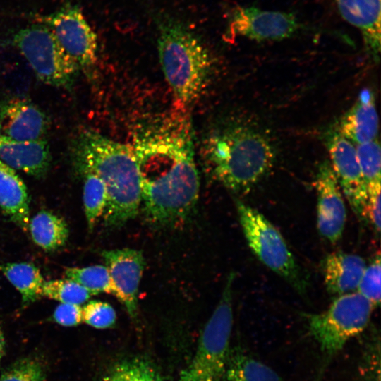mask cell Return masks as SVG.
I'll return each mask as SVG.
<instances>
[{"mask_svg": "<svg viewBox=\"0 0 381 381\" xmlns=\"http://www.w3.org/2000/svg\"><path fill=\"white\" fill-rule=\"evenodd\" d=\"M202 155L214 176L226 188L246 193L271 171L277 155L262 129L251 122L232 119L207 133Z\"/></svg>", "mask_w": 381, "mask_h": 381, "instance_id": "3", "label": "cell"}, {"mask_svg": "<svg viewBox=\"0 0 381 381\" xmlns=\"http://www.w3.org/2000/svg\"><path fill=\"white\" fill-rule=\"evenodd\" d=\"M380 255L378 253L366 266L357 287L358 293L365 298L373 306L380 303Z\"/></svg>", "mask_w": 381, "mask_h": 381, "instance_id": "29", "label": "cell"}, {"mask_svg": "<svg viewBox=\"0 0 381 381\" xmlns=\"http://www.w3.org/2000/svg\"><path fill=\"white\" fill-rule=\"evenodd\" d=\"M314 186L318 198V231L329 242L335 243L342 236L346 220V210L344 194L328 160L319 164Z\"/></svg>", "mask_w": 381, "mask_h": 381, "instance_id": "12", "label": "cell"}, {"mask_svg": "<svg viewBox=\"0 0 381 381\" xmlns=\"http://www.w3.org/2000/svg\"><path fill=\"white\" fill-rule=\"evenodd\" d=\"M366 267L365 260L355 254L335 251L322 262L324 282L327 291L341 296L357 289Z\"/></svg>", "mask_w": 381, "mask_h": 381, "instance_id": "18", "label": "cell"}, {"mask_svg": "<svg viewBox=\"0 0 381 381\" xmlns=\"http://www.w3.org/2000/svg\"><path fill=\"white\" fill-rule=\"evenodd\" d=\"M46 114L32 102L13 98L0 103V134L20 141L47 140Z\"/></svg>", "mask_w": 381, "mask_h": 381, "instance_id": "14", "label": "cell"}, {"mask_svg": "<svg viewBox=\"0 0 381 381\" xmlns=\"http://www.w3.org/2000/svg\"><path fill=\"white\" fill-rule=\"evenodd\" d=\"M5 348H6L5 339H4V333L2 332V329L0 324V361L4 355Z\"/></svg>", "mask_w": 381, "mask_h": 381, "instance_id": "33", "label": "cell"}, {"mask_svg": "<svg viewBox=\"0 0 381 381\" xmlns=\"http://www.w3.org/2000/svg\"><path fill=\"white\" fill-rule=\"evenodd\" d=\"M380 190L381 184L367 188V198L363 212V219L368 221L377 234L380 231Z\"/></svg>", "mask_w": 381, "mask_h": 381, "instance_id": "31", "label": "cell"}, {"mask_svg": "<svg viewBox=\"0 0 381 381\" xmlns=\"http://www.w3.org/2000/svg\"><path fill=\"white\" fill-rule=\"evenodd\" d=\"M64 276L76 282L92 295L99 293L116 295L109 272L104 265H96L84 267H69L65 270Z\"/></svg>", "mask_w": 381, "mask_h": 381, "instance_id": "24", "label": "cell"}, {"mask_svg": "<svg viewBox=\"0 0 381 381\" xmlns=\"http://www.w3.org/2000/svg\"><path fill=\"white\" fill-rule=\"evenodd\" d=\"M330 165L341 191L354 213L363 219L367 189L358 161L356 145L341 134L337 127L324 135Z\"/></svg>", "mask_w": 381, "mask_h": 381, "instance_id": "11", "label": "cell"}, {"mask_svg": "<svg viewBox=\"0 0 381 381\" xmlns=\"http://www.w3.org/2000/svg\"><path fill=\"white\" fill-rule=\"evenodd\" d=\"M101 255L116 290L115 296L135 319L138 289L145 265L142 252L126 248L103 250Z\"/></svg>", "mask_w": 381, "mask_h": 381, "instance_id": "13", "label": "cell"}, {"mask_svg": "<svg viewBox=\"0 0 381 381\" xmlns=\"http://www.w3.org/2000/svg\"><path fill=\"white\" fill-rule=\"evenodd\" d=\"M338 9L361 32L366 52L376 62L381 48L380 0H336Z\"/></svg>", "mask_w": 381, "mask_h": 381, "instance_id": "16", "label": "cell"}, {"mask_svg": "<svg viewBox=\"0 0 381 381\" xmlns=\"http://www.w3.org/2000/svg\"><path fill=\"white\" fill-rule=\"evenodd\" d=\"M234 278L235 273L231 272L221 298L202 330L195 356L180 374L179 381H222L230 356Z\"/></svg>", "mask_w": 381, "mask_h": 381, "instance_id": "5", "label": "cell"}, {"mask_svg": "<svg viewBox=\"0 0 381 381\" xmlns=\"http://www.w3.org/2000/svg\"><path fill=\"white\" fill-rule=\"evenodd\" d=\"M222 381H283L270 367L250 355L238 351L230 355Z\"/></svg>", "mask_w": 381, "mask_h": 381, "instance_id": "22", "label": "cell"}, {"mask_svg": "<svg viewBox=\"0 0 381 381\" xmlns=\"http://www.w3.org/2000/svg\"><path fill=\"white\" fill-rule=\"evenodd\" d=\"M157 51L166 81L178 104L186 108L209 85L214 59L200 39L181 20L167 13L155 16Z\"/></svg>", "mask_w": 381, "mask_h": 381, "instance_id": "4", "label": "cell"}, {"mask_svg": "<svg viewBox=\"0 0 381 381\" xmlns=\"http://www.w3.org/2000/svg\"><path fill=\"white\" fill-rule=\"evenodd\" d=\"M47 375L45 364L37 356L17 360L0 375V381H44Z\"/></svg>", "mask_w": 381, "mask_h": 381, "instance_id": "28", "label": "cell"}, {"mask_svg": "<svg viewBox=\"0 0 381 381\" xmlns=\"http://www.w3.org/2000/svg\"><path fill=\"white\" fill-rule=\"evenodd\" d=\"M130 145L139 170L146 219L157 226L183 221L193 211L200 192L189 117L179 111L141 123Z\"/></svg>", "mask_w": 381, "mask_h": 381, "instance_id": "1", "label": "cell"}, {"mask_svg": "<svg viewBox=\"0 0 381 381\" xmlns=\"http://www.w3.org/2000/svg\"><path fill=\"white\" fill-rule=\"evenodd\" d=\"M92 294L80 284L68 279L44 282L42 296L61 303L80 306Z\"/></svg>", "mask_w": 381, "mask_h": 381, "instance_id": "26", "label": "cell"}, {"mask_svg": "<svg viewBox=\"0 0 381 381\" xmlns=\"http://www.w3.org/2000/svg\"><path fill=\"white\" fill-rule=\"evenodd\" d=\"M373 308L358 292L338 296L326 310L306 315L309 332L322 352L331 357L366 328Z\"/></svg>", "mask_w": 381, "mask_h": 381, "instance_id": "7", "label": "cell"}, {"mask_svg": "<svg viewBox=\"0 0 381 381\" xmlns=\"http://www.w3.org/2000/svg\"><path fill=\"white\" fill-rule=\"evenodd\" d=\"M235 204L242 231L252 252L295 290L305 294L308 279L280 231L255 208L239 199H236Z\"/></svg>", "mask_w": 381, "mask_h": 381, "instance_id": "6", "label": "cell"}, {"mask_svg": "<svg viewBox=\"0 0 381 381\" xmlns=\"http://www.w3.org/2000/svg\"><path fill=\"white\" fill-rule=\"evenodd\" d=\"M0 270L21 295L25 307L42 297L44 278L33 263L22 262L0 265Z\"/></svg>", "mask_w": 381, "mask_h": 381, "instance_id": "21", "label": "cell"}, {"mask_svg": "<svg viewBox=\"0 0 381 381\" xmlns=\"http://www.w3.org/2000/svg\"><path fill=\"white\" fill-rule=\"evenodd\" d=\"M71 155L78 172L94 174L106 186L107 202L103 214L106 226H121L137 216L141 205L140 181L130 145L82 129L73 138Z\"/></svg>", "mask_w": 381, "mask_h": 381, "instance_id": "2", "label": "cell"}, {"mask_svg": "<svg viewBox=\"0 0 381 381\" xmlns=\"http://www.w3.org/2000/svg\"><path fill=\"white\" fill-rule=\"evenodd\" d=\"M13 42L42 83L59 88L72 87L80 70L47 27L23 28L15 34Z\"/></svg>", "mask_w": 381, "mask_h": 381, "instance_id": "8", "label": "cell"}, {"mask_svg": "<svg viewBox=\"0 0 381 381\" xmlns=\"http://www.w3.org/2000/svg\"><path fill=\"white\" fill-rule=\"evenodd\" d=\"M28 231L35 243L45 251L62 247L69 234L65 220L46 210L40 211L30 219Z\"/></svg>", "mask_w": 381, "mask_h": 381, "instance_id": "20", "label": "cell"}, {"mask_svg": "<svg viewBox=\"0 0 381 381\" xmlns=\"http://www.w3.org/2000/svg\"><path fill=\"white\" fill-rule=\"evenodd\" d=\"M0 210L24 231L30 222L27 187L16 170L0 161Z\"/></svg>", "mask_w": 381, "mask_h": 381, "instance_id": "19", "label": "cell"}, {"mask_svg": "<svg viewBox=\"0 0 381 381\" xmlns=\"http://www.w3.org/2000/svg\"><path fill=\"white\" fill-rule=\"evenodd\" d=\"M336 127L355 145L377 139L379 119L373 92L363 90Z\"/></svg>", "mask_w": 381, "mask_h": 381, "instance_id": "17", "label": "cell"}, {"mask_svg": "<svg viewBox=\"0 0 381 381\" xmlns=\"http://www.w3.org/2000/svg\"><path fill=\"white\" fill-rule=\"evenodd\" d=\"M43 22L80 71L89 75L97 60V40L82 11L67 4Z\"/></svg>", "mask_w": 381, "mask_h": 381, "instance_id": "9", "label": "cell"}, {"mask_svg": "<svg viewBox=\"0 0 381 381\" xmlns=\"http://www.w3.org/2000/svg\"><path fill=\"white\" fill-rule=\"evenodd\" d=\"M53 320L62 326L73 327L80 324L82 320V308L80 306L60 303L55 308Z\"/></svg>", "mask_w": 381, "mask_h": 381, "instance_id": "32", "label": "cell"}, {"mask_svg": "<svg viewBox=\"0 0 381 381\" xmlns=\"http://www.w3.org/2000/svg\"><path fill=\"white\" fill-rule=\"evenodd\" d=\"M356 149L366 189L381 184V149L378 139L357 145Z\"/></svg>", "mask_w": 381, "mask_h": 381, "instance_id": "27", "label": "cell"}, {"mask_svg": "<svg viewBox=\"0 0 381 381\" xmlns=\"http://www.w3.org/2000/svg\"><path fill=\"white\" fill-rule=\"evenodd\" d=\"M116 320L114 308L100 301H91L82 308V320L96 329H107L113 326Z\"/></svg>", "mask_w": 381, "mask_h": 381, "instance_id": "30", "label": "cell"}, {"mask_svg": "<svg viewBox=\"0 0 381 381\" xmlns=\"http://www.w3.org/2000/svg\"><path fill=\"white\" fill-rule=\"evenodd\" d=\"M300 28V23L291 13L238 6L229 14L226 36L229 40L241 37L258 42L280 41Z\"/></svg>", "mask_w": 381, "mask_h": 381, "instance_id": "10", "label": "cell"}, {"mask_svg": "<svg viewBox=\"0 0 381 381\" xmlns=\"http://www.w3.org/2000/svg\"><path fill=\"white\" fill-rule=\"evenodd\" d=\"M104 381H164L150 361L135 357L117 363L107 374Z\"/></svg>", "mask_w": 381, "mask_h": 381, "instance_id": "23", "label": "cell"}, {"mask_svg": "<svg viewBox=\"0 0 381 381\" xmlns=\"http://www.w3.org/2000/svg\"><path fill=\"white\" fill-rule=\"evenodd\" d=\"M0 161L40 179L50 168L52 155L47 140L20 141L0 134Z\"/></svg>", "mask_w": 381, "mask_h": 381, "instance_id": "15", "label": "cell"}, {"mask_svg": "<svg viewBox=\"0 0 381 381\" xmlns=\"http://www.w3.org/2000/svg\"><path fill=\"white\" fill-rule=\"evenodd\" d=\"M84 177L83 205L89 230H92L97 219L104 214L107 202V191L103 181L92 173Z\"/></svg>", "mask_w": 381, "mask_h": 381, "instance_id": "25", "label": "cell"}]
</instances>
